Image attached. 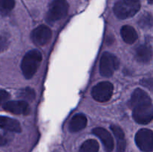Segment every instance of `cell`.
I'll return each mask as SVG.
<instances>
[{
  "label": "cell",
  "instance_id": "obj_1",
  "mask_svg": "<svg viewBox=\"0 0 153 152\" xmlns=\"http://www.w3.org/2000/svg\"><path fill=\"white\" fill-rule=\"evenodd\" d=\"M129 104L132 109V116L136 122L146 125L152 121L153 117L152 100L144 90L136 89L131 95Z\"/></svg>",
  "mask_w": 153,
  "mask_h": 152
},
{
  "label": "cell",
  "instance_id": "obj_2",
  "mask_svg": "<svg viewBox=\"0 0 153 152\" xmlns=\"http://www.w3.org/2000/svg\"><path fill=\"white\" fill-rule=\"evenodd\" d=\"M42 61V54L37 49H33L25 54L21 63V69L24 77L30 79L34 76Z\"/></svg>",
  "mask_w": 153,
  "mask_h": 152
},
{
  "label": "cell",
  "instance_id": "obj_3",
  "mask_svg": "<svg viewBox=\"0 0 153 152\" xmlns=\"http://www.w3.org/2000/svg\"><path fill=\"white\" fill-rule=\"evenodd\" d=\"M140 8L138 0H120L114 7V12L117 18L125 19L135 15Z\"/></svg>",
  "mask_w": 153,
  "mask_h": 152
},
{
  "label": "cell",
  "instance_id": "obj_4",
  "mask_svg": "<svg viewBox=\"0 0 153 152\" xmlns=\"http://www.w3.org/2000/svg\"><path fill=\"white\" fill-rule=\"evenodd\" d=\"M69 4L67 0H52L46 13V21L49 23H53L60 20L67 15Z\"/></svg>",
  "mask_w": 153,
  "mask_h": 152
},
{
  "label": "cell",
  "instance_id": "obj_5",
  "mask_svg": "<svg viewBox=\"0 0 153 152\" xmlns=\"http://www.w3.org/2000/svg\"><path fill=\"white\" fill-rule=\"evenodd\" d=\"M119 67V61L114 55L105 52L101 57L100 72L102 76L109 77L113 75L115 70Z\"/></svg>",
  "mask_w": 153,
  "mask_h": 152
},
{
  "label": "cell",
  "instance_id": "obj_6",
  "mask_svg": "<svg viewBox=\"0 0 153 152\" xmlns=\"http://www.w3.org/2000/svg\"><path fill=\"white\" fill-rule=\"evenodd\" d=\"M113 90L114 87L111 83L108 81H102L93 88L91 94L96 101L105 102L111 98Z\"/></svg>",
  "mask_w": 153,
  "mask_h": 152
},
{
  "label": "cell",
  "instance_id": "obj_7",
  "mask_svg": "<svg viewBox=\"0 0 153 152\" xmlns=\"http://www.w3.org/2000/svg\"><path fill=\"white\" fill-rule=\"evenodd\" d=\"M135 142L137 147L145 152L153 150V133L149 129H140L135 136Z\"/></svg>",
  "mask_w": 153,
  "mask_h": 152
},
{
  "label": "cell",
  "instance_id": "obj_8",
  "mask_svg": "<svg viewBox=\"0 0 153 152\" xmlns=\"http://www.w3.org/2000/svg\"><path fill=\"white\" fill-rule=\"evenodd\" d=\"M31 37L35 45L44 46L52 38V31L46 25H41L31 32Z\"/></svg>",
  "mask_w": 153,
  "mask_h": 152
},
{
  "label": "cell",
  "instance_id": "obj_9",
  "mask_svg": "<svg viewBox=\"0 0 153 152\" xmlns=\"http://www.w3.org/2000/svg\"><path fill=\"white\" fill-rule=\"evenodd\" d=\"M4 110L16 115H27L30 111L28 104L25 101H7L3 104Z\"/></svg>",
  "mask_w": 153,
  "mask_h": 152
},
{
  "label": "cell",
  "instance_id": "obj_10",
  "mask_svg": "<svg viewBox=\"0 0 153 152\" xmlns=\"http://www.w3.org/2000/svg\"><path fill=\"white\" fill-rule=\"evenodd\" d=\"M93 134L100 139L106 152H111L113 151L114 140L107 130L102 128H96L93 130Z\"/></svg>",
  "mask_w": 153,
  "mask_h": 152
},
{
  "label": "cell",
  "instance_id": "obj_11",
  "mask_svg": "<svg viewBox=\"0 0 153 152\" xmlns=\"http://www.w3.org/2000/svg\"><path fill=\"white\" fill-rule=\"evenodd\" d=\"M87 123H88V120H87L86 116L85 115L79 113V114L75 115L70 120V124H69V130L72 133L78 132L83 130L86 127Z\"/></svg>",
  "mask_w": 153,
  "mask_h": 152
},
{
  "label": "cell",
  "instance_id": "obj_12",
  "mask_svg": "<svg viewBox=\"0 0 153 152\" xmlns=\"http://www.w3.org/2000/svg\"><path fill=\"white\" fill-rule=\"evenodd\" d=\"M0 128L10 132L20 133L22 131L18 121L6 116H0Z\"/></svg>",
  "mask_w": 153,
  "mask_h": 152
},
{
  "label": "cell",
  "instance_id": "obj_13",
  "mask_svg": "<svg viewBox=\"0 0 153 152\" xmlns=\"http://www.w3.org/2000/svg\"><path fill=\"white\" fill-rule=\"evenodd\" d=\"M111 129L117 139V152H125L126 148V141L123 131L119 126L115 125H112L111 126Z\"/></svg>",
  "mask_w": 153,
  "mask_h": 152
},
{
  "label": "cell",
  "instance_id": "obj_14",
  "mask_svg": "<svg viewBox=\"0 0 153 152\" xmlns=\"http://www.w3.org/2000/svg\"><path fill=\"white\" fill-rule=\"evenodd\" d=\"M152 48L149 45H141L136 49L135 58L140 63H149L152 59Z\"/></svg>",
  "mask_w": 153,
  "mask_h": 152
},
{
  "label": "cell",
  "instance_id": "obj_15",
  "mask_svg": "<svg viewBox=\"0 0 153 152\" xmlns=\"http://www.w3.org/2000/svg\"><path fill=\"white\" fill-rule=\"evenodd\" d=\"M121 37L123 40L128 44H132L137 40V34L133 27L130 25H124L120 31Z\"/></svg>",
  "mask_w": 153,
  "mask_h": 152
},
{
  "label": "cell",
  "instance_id": "obj_16",
  "mask_svg": "<svg viewBox=\"0 0 153 152\" xmlns=\"http://www.w3.org/2000/svg\"><path fill=\"white\" fill-rule=\"evenodd\" d=\"M100 146L95 139H88L81 146L79 152H98Z\"/></svg>",
  "mask_w": 153,
  "mask_h": 152
},
{
  "label": "cell",
  "instance_id": "obj_17",
  "mask_svg": "<svg viewBox=\"0 0 153 152\" xmlns=\"http://www.w3.org/2000/svg\"><path fill=\"white\" fill-rule=\"evenodd\" d=\"M15 5V0H0V14L7 15Z\"/></svg>",
  "mask_w": 153,
  "mask_h": 152
},
{
  "label": "cell",
  "instance_id": "obj_18",
  "mask_svg": "<svg viewBox=\"0 0 153 152\" xmlns=\"http://www.w3.org/2000/svg\"><path fill=\"white\" fill-rule=\"evenodd\" d=\"M19 96L20 97V98L31 101L33 98H34V91L33 90V89H30V88H26V89H24V90L21 91Z\"/></svg>",
  "mask_w": 153,
  "mask_h": 152
},
{
  "label": "cell",
  "instance_id": "obj_19",
  "mask_svg": "<svg viewBox=\"0 0 153 152\" xmlns=\"http://www.w3.org/2000/svg\"><path fill=\"white\" fill-rule=\"evenodd\" d=\"M9 41L7 37L4 34H0V52H4L8 47Z\"/></svg>",
  "mask_w": 153,
  "mask_h": 152
},
{
  "label": "cell",
  "instance_id": "obj_20",
  "mask_svg": "<svg viewBox=\"0 0 153 152\" xmlns=\"http://www.w3.org/2000/svg\"><path fill=\"white\" fill-rule=\"evenodd\" d=\"M139 23H140V26L148 27V25H152V17H151V16L149 13H147L145 16H143V17L140 19Z\"/></svg>",
  "mask_w": 153,
  "mask_h": 152
},
{
  "label": "cell",
  "instance_id": "obj_21",
  "mask_svg": "<svg viewBox=\"0 0 153 152\" xmlns=\"http://www.w3.org/2000/svg\"><path fill=\"white\" fill-rule=\"evenodd\" d=\"M10 98V94L4 90H0V106L4 104Z\"/></svg>",
  "mask_w": 153,
  "mask_h": 152
},
{
  "label": "cell",
  "instance_id": "obj_22",
  "mask_svg": "<svg viewBox=\"0 0 153 152\" xmlns=\"http://www.w3.org/2000/svg\"><path fill=\"white\" fill-rule=\"evenodd\" d=\"M6 142H7V140H6V139L4 138V137H2L1 134H0V146L4 145L6 144Z\"/></svg>",
  "mask_w": 153,
  "mask_h": 152
}]
</instances>
